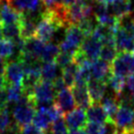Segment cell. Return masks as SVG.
Masks as SVG:
<instances>
[{"mask_svg":"<svg viewBox=\"0 0 134 134\" xmlns=\"http://www.w3.org/2000/svg\"><path fill=\"white\" fill-rule=\"evenodd\" d=\"M54 102L62 108L64 114L72 111L76 108L75 97L73 96L71 88L69 87L64 88L62 91H60L59 93L56 94Z\"/></svg>","mask_w":134,"mask_h":134,"instance_id":"obj_9","label":"cell"},{"mask_svg":"<svg viewBox=\"0 0 134 134\" xmlns=\"http://www.w3.org/2000/svg\"><path fill=\"white\" fill-rule=\"evenodd\" d=\"M33 124L48 134L52 124V120L48 113V107L42 106L36 111L33 119Z\"/></svg>","mask_w":134,"mask_h":134,"instance_id":"obj_17","label":"cell"},{"mask_svg":"<svg viewBox=\"0 0 134 134\" xmlns=\"http://www.w3.org/2000/svg\"><path fill=\"white\" fill-rule=\"evenodd\" d=\"M112 14L119 19L131 14V1L130 0H117L111 5Z\"/></svg>","mask_w":134,"mask_h":134,"instance_id":"obj_21","label":"cell"},{"mask_svg":"<svg viewBox=\"0 0 134 134\" xmlns=\"http://www.w3.org/2000/svg\"><path fill=\"white\" fill-rule=\"evenodd\" d=\"M15 46L11 40H1L0 41V56L5 59L10 58L14 54Z\"/></svg>","mask_w":134,"mask_h":134,"instance_id":"obj_30","label":"cell"},{"mask_svg":"<svg viewBox=\"0 0 134 134\" xmlns=\"http://www.w3.org/2000/svg\"><path fill=\"white\" fill-rule=\"evenodd\" d=\"M24 17V13L19 11L8 4H4L1 8L0 13V20L4 24H11V23H19L22 18Z\"/></svg>","mask_w":134,"mask_h":134,"instance_id":"obj_16","label":"cell"},{"mask_svg":"<svg viewBox=\"0 0 134 134\" xmlns=\"http://www.w3.org/2000/svg\"><path fill=\"white\" fill-rule=\"evenodd\" d=\"M102 46L103 43L99 40L94 38L93 36H88V37H85L79 48L84 52L87 59L93 62L99 58Z\"/></svg>","mask_w":134,"mask_h":134,"instance_id":"obj_6","label":"cell"},{"mask_svg":"<svg viewBox=\"0 0 134 134\" xmlns=\"http://www.w3.org/2000/svg\"><path fill=\"white\" fill-rule=\"evenodd\" d=\"M2 6H3V5L0 3V13H1V8H2Z\"/></svg>","mask_w":134,"mask_h":134,"instance_id":"obj_46","label":"cell"},{"mask_svg":"<svg viewBox=\"0 0 134 134\" xmlns=\"http://www.w3.org/2000/svg\"><path fill=\"white\" fill-rule=\"evenodd\" d=\"M56 91L54 90L52 82L51 81L41 80L34 86L33 91L31 94H26V95H31L34 101L37 105L40 104H52L55 100Z\"/></svg>","mask_w":134,"mask_h":134,"instance_id":"obj_3","label":"cell"},{"mask_svg":"<svg viewBox=\"0 0 134 134\" xmlns=\"http://www.w3.org/2000/svg\"><path fill=\"white\" fill-rule=\"evenodd\" d=\"M54 62H55L58 67L63 69L65 66L73 63V53L68 52H62L61 51L60 53L57 55V57L55 58Z\"/></svg>","mask_w":134,"mask_h":134,"instance_id":"obj_31","label":"cell"},{"mask_svg":"<svg viewBox=\"0 0 134 134\" xmlns=\"http://www.w3.org/2000/svg\"><path fill=\"white\" fill-rule=\"evenodd\" d=\"M7 65H8V61H7V59H5V58L0 56V77H5Z\"/></svg>","mask_w":134,"mask_h":134,"instance_id":"obj_39","label":"cell"},{"mask_svg":"<svg viewBox=\"0 0 134 134\" xmlns=\"http://www.w3.org/2000/svg\"><path fill=\"white\" fill-rule=\"evenodd\" d=\"M71 134H87L85 129H70Z\"/></svg>","mask_w":134,"mask_h":134,"instance_id":"obj_40","label":"cell"},{"mask_svg":"<svg viewBox=\"0 0 134 134\" xmlns=\"http://www.w3.org/2000/svg\"><path fill=\"white\" fill-rule=\"evenodd\" d=\"M77 26L79 27V29L81 30V31L83 32V34L85 35V37H88L91 36L92 32H93L94 29V22L91 19H85L83 20H81L80 22L77 24Z\"/></svg>","mask_w":134,"mask_h":134,"instance_id":"obj_33","label":"cell"},{"mask_svg":"<svg viewBox=\"0 0 134 134\" xmlns=\"http://www.w3.org/2000/svg\"><path fill=\"white\" fill-rule=\"evenodd\" d=\"M7 85H8V83H7L5 77H0V89L6 87Z\"/></svg>","mask_w":134,"mask_h":134,"instance_id":"obj_42","label":"cell"},{"mask_svg":"<svg viewBox=\"0 0 134 134\" xmlns=\"http://www.w3.org/2000/svg\"><path fill=\"white\" fill-rule=\"evenodd\" d=\"M91 73L92 78L106 81L108 83L110 75H112L111 64L101 59L93 61L91 66Z\"/></svg>","mask_w":134,"mask_h":134,"instance_id":"obj_11","label":"cell"},{"mask_svg":"<svg viewBox=\"0 0 134 134\" xmlns=\"http://www.w3.org/2000/svg\"><path fill=\"white\" fill-rule=\"evenodd\" d=\"M114 35L118 52H134V39L122 27H119Z\"/></svg>","mask_w":134,"mask_h":134,"instance_id":"obj_10","label":"cell"},{"mask_svg":"<svg viewBox=\"0 0 134 134\" xmlns=\"http://www.w3.org/2000/svg\"><path fill=\"white\" fill-rule=\"evenodd\" d=\"M115 1H117V0H107V2H108V6H109V5H111L112 3H114Z\"/></svg>","mask_w":134,"mask_h":134,"instance_id":"obj_45","label":"cell"},{"mask_svg":"<svg viewBox=\"0 0 134 134\" xmlns=\"http://www.w3.org/2000/svg\"><path fill=\"white\" fill-rule=\"evenodd\" d=\"M36 111H37V107L24 94L20 100L16 104V107L12 111L14 123L19 129V132L22 127L30 124L33 121Z\"/></svg>","mask_w":134,"mask_h":134,"instance_id":"obj_1","label":"cell"},{"mask_svg":"<svg viewBox=\"0 0 134 134\" xmlns=\"http://www.w3.org/2000/svg\"><path fill=\"white\" fill-rule=\"evenodd\" d=\"M7 91H8V103L17 104L24 95L23 88L21 86H14V85H7Z\"/></svg>","mask_w":134,"mask_h":134,"instance_id":"obj_28","label":"cell"},{"mask_svg":"<svg viewBox=\"0 0 134 134\" xmlns=\"http://www.w3.org/2000/svg\"><path fill=\"white\" fill-rule=\"evenodd\" d=\"M2 133H3V131L1 130V129H0V134H2Z\"/></svg>","mask_w":134,"mask_h":134,"instance_id":"obj_48","label":"cell"},{"mask_svg":"<svg viewBox=\"0 0 134 134\" xmlns=\"http://www.w3.org/2000/svg\"><path fill=\"white\" fill-rule=\"evenodd\" d=\"M58 30L59 29L52 21H51L46 18H41L40 22L37 24L35 37L44 42H49Z\"/></svg>","mask_w":134,"mask_h":134,"instance_id":"obj_8","label":"cell"},{"mask_svg":"<svg viewBox=\"0 0 134 134\" xmlns=\"http://www.w3.org/2000/svg\"><path fill=\"white\" fill-rule=\"evenodd\" d=\"M19 134H47L46 132L42 131L40 130L39 128L35 126V125H26V126L22 127L19 130Z\"/></svg>","mask_w":134,"mask_h":134,"instance_id":"obj_34","label":"cell"},{"mask_svg":"<svg viewBox=\"0 0 134 134\" xmlns=\"http://www.w3.org/2000/svg\"><path fill=\"white\" fill-rule=\"evenodd\" d=\"M112 74L128 77L134 74V52H119L111 63Z\"/></svg>","mask_w":134,"mask_h":134,"instance_id":"obj_2","label":"cell"},{"mask_svg":"<svg viewBox=\"0 0 134 134\" xmlns=\"http://www.w3.org/2000/svg\"><path fill=\"white\" fill-rule=\"evenodd\" d=\"M119 52H118L116 46H112V45H103L102 49H101L100 52V59L103 61L107 62V63L111 64L112 62L118 55Z\"/></svg>","mask_w":134,"mask_h":134,"instance_id":"obj_29","label":"cell"},{"mask_svg":"<svg viewBox=\"0 0 134 134\" xmlns=\"http://www.w3.org/2000/svg\"><path fill=\"white\" fill-rule=\"evenodd\" d=\"M0 109H1V108H0Z\"/></svg>","mask_w":134,"mask_h":134,"instance_id":"obj_50","label":"cell"},{"mask_svg":"<svg viewBox=\"0 0 134 134\" xmlns=\"http://www.w3.org/2000/svg\"><path fill=\"white\" fill-rule=\"evenodd\" d=\"M12 7L25 14L35 13L41 8V0H13Z\"/></svg>","mask_w":134,"mask_h":134,"instance_id":"obj_20","label":"cell"},{"mask_svg":"<svg viewBox=\"0 0 134 134\" xmlns=\"http://www.w3.org/2000/svg\"><path fill=\"white\" fill-rule=\"evenodd\" d=\"M115 123L119 129H126L133 125V108L120 105L115 118Z\"/></svg>","mask_w":134,"mask_h":134,"instance_id":"obj_15","label":"cell"},{"mask_svg":"<svg viewBox=\"0 0 134 134\" xmlns=\"http://www.w3.org/2000/svg\"><path fill=\"white\" fill-rule=\"evenodd\" d=\"M13 128V123L10 119V112L8 107L0 109V129L3 132L10 131Z\"/></svg>","mask_w":134,"mask_h":134,"instance_id":"obj_27","label":"cell"},{"mask_svg":"<svg viewBox=\"0 0 134 134\" xmlns=\"http://www.w3.org/2000/svg\"><path fill=\"white\" fill-rule=\"evenodd\" d=\"M101 103H102L101 105L104 108L105 111L108 114V117L109 119V120H112L115 122L116 115H117L118 111H119V108H120L119 97H118L116 95L113 96V97L108 96L104 99H102Z\"/></svg>","mask_w":134,"mask_h":134,"instance_id":"obj_19","label":"cell"},{"mask_svg":"<svg viewBox=\"0 0 134 134\" xmlns=\"http://www.w3.org/2000/svg\"><path fill=\"white\" fill-rule=\"evenodd\" d=\"M123 134H134V127H129V128L123 129L122 130Z\"/></svg>","mask_w":134,"mask_h":134,"instance_id":"obj_41","label":"cell"},{"mask_svg":"<svg viewBox=\"0 0 134 134\" xmlns=\"http://www.w3.org/2000/svg\"><path fill=\"white\" fill-rule=\"evenodd\" d=\"M133 124H134V109H133Z\"/></svg>","mask_w":134,"mask_h":134,"instance_id":"obj_47","label":"cell"},{"mask_svg":"<svg viewBox=\"0 0 134 134\" xmlns=\"http://www.w3.org/2000/svg\"><path fill=\"white\" fill-rule=\"evenodd\" d=\"M107 85L108 83L106 81L99 80V79L92 78L87 84V89L89 92V95L93 101V104L95 103H100L102 101L103 97L106 93Z\"/></svg>","mask_w":134,"mask_h":134,"instance_id":"obj_13","label":"cell"},{"mask_svg":"<svg viewBox=\"0 0 134 134\" xmlns=\"http://www.w3.org/2000/svg\"><path fill=\"white\" fill-rule=\"evenodd\" d=\"M78 69V65L75 63H70L62 69V77L67 87L72 88L75 84V75Z\"/></svg>","mask_w":134,"mask_h":134,"instance_id":"obj_22","label":"cell"},{"mask_svg":"<svg viewBox=\"0 0 134 134\" xmlns=\"http://www.w3.org/2000/svg\"><path fill=\"white\" fill-rule=\"evenodd\" d=\"M24 77V68L20 62L18 61L17 59L15 61L8 62L6 74H5V79L8 85H14L22 87Z\"/></svg>","mask_w":134,"mask_h":134,"instance_id":"obj_5","label":"cell"},{"mask_svg":"<svg viewBox=\"0 0 134 134\" xmlns=\"http://www.w3.org/2000/svg\"><path fill=\"white\" fill-rule=\"evenodd\" d=\"M41 2L45 9H52L63 4V0H41Z\"/></svg>","mask_w":134,"mask_h":134,"instance_id":"obj_35","label":"cell"},{"mask_svg":"<svg viewBox=\"0 0 134 134\" xmlns=\"http://www.w3.org/2000/svg\"><path fill=\"white\" fill-rule=\"evenodd\" d=\"M19 26H20V37L23 38L25 41L35 38L37 24L31 15L24 13V17L19 22Z\"/></svg>","mask_w":134,"mask_h":134,"instance_id":"obj_14","label":"cell"},{"mask_svg":"<svg viewBox=\"0 0 134 134\" xmlns=\"http://www.w3.org/2000/svg\"><path fill=\"white\" fill-rule=\"evenodd\" d=\"M126 85L129 88V91H130V96L134 98V74L127 77Z\"/></svg>","mask_w":134,"mask_h":134,"instance_id":"obj_38","label":"cell"},{"mask_svg":"<svg viewBox=\"0 0 134 134\" xmlns=\"http://www.w3.org/2000/svg\"><path fill=\"white\" fill-rule=\"evenodd\" d=\"M8 91L7 86L2 89H0V108H4L8 106Z\"/></svg>","mask_w":134,"mask_h":134,"instance_id":"obj_36","label":"cell"},{"mask_svg":"<svg viewBox=\"0 0 134 134\" xmlns=\"http://www.w3.org/2000/svg\"><path fill=\"white\" fill-rule=\"evenodd\" d=\"M85 39V35L77 25H70L65 30V38L60 43V49L62 52H68L73 53L75 51L80 47L83 41Z\"/></svg>","mask_w":134,"mask_h":134,"instance_id":"obj_4","label":"cell"},{"mask_svg":"<svg viewBox=\"0 0 134 134\" xmlns=\"http://www.w3.org/2000/svg\"><path fill=\"white\" fill-rule=\"evenodd\" d=\"M3 34L4 37L8 40H13L20 37V26L19 23H11L4 24L3 23Z\"/></svg>","mask_w":134,"mask_h":134,"instance_id":"obj_26","label":"cell"},{"mask_svg":"<svg viewBox=\"0 0 134 134\" xmlns=\"http://www.w3.org/2000/svg\"><path fill=\"white\" fill-rule=\"evenodd\" d=\"M3 37H4V34H3V23L2 21L0 20V41L3 40Z\"/></svg>","mask_w":134,"mask_h":134,"instance_id":"obj_44","label":"cell"},{"mask_svg":"<svg viewBox=\"0 0 134 134\" xmlns=\"http://www.w3.org/2000/svg\"><path fill=\"white\" fill-rule=\"evenodd\" d=\"M75 0H63V4L64 5L65 7H69L75 2Z\"/></svg>","mask_w":134,"mask_h":134,"instance_id":"obj_43","label":"cell"},{"mask_svg":"<svg viewBox=\"0 0 134 134\" xmlns=\"http://www.w3.org/2000/svg\"><path fill=\"white\" fill-rule=\"evenodd\" d=\"M64 120L69 129H85L87 123V117L85 109L75 108L64 115Z\"/></svg>","mask_w":134,"mask_h":134,"instance_id":"obj_7","label":"cell"},{"mask_svg":"<svg viewBox=\"0 0 134 134\" xmlns=\"http://www.w3.org/2000/svg\"><path fill=\"white\" fill-rule=\"evenodd\" d=\"M61 52L59 45H56L52 42H46L44 48L41 55V62L47 63V62H53L57 55Z\"/></svg>","mask_w":134,"mask_h":134,"instance_id":"obj_23","label":"cell"},{"mask_svg":"<svg viewBox=\"0 0 134 134\" xmlns=\"http://www.w3.org/2000/svg\"><path fill=\"white\" fill-rule=\"evenodd\" d=\"M108 84H109V86H111L115 95L118 97H120L123 94L125 86H126V79H125V77L120 76V75L112 74L108 79Z\"/></svg>","mask_w":134,"mask_h":134,"instance_id":"obj_24","label":"cell"},{"mask_svg":"<svg viewBox=\"0 0 134 134\" xmlns=\"http://www.w3.org/2000/svg\"><path fill=\"white\" fill-rule=\"evenodd\" d=\"M71 90L74 97H75L77 108H81L83 109H87L90 106L93 105V101H92L89 92H88L87 86H74L71 88Z\"/></svg>","mask_w":134,"mask_h":134,"instance_id":"obj_12","label":"cell"},{"mask_svg":"<svg viewBox=\"0 0 134 134\" xmlns=\"http://www.w3.org/2000/svg\"><path fill=\"white\" fill-rule=\"evenodd\" d=\"M52 85H53L54 90L56 91V93H59L60 91L65 88V83L63 81V77H56L52 81Z\"/></svg>","mask_w":134,"mask_h":134,"instance_id":"obj_37","label":"cell"},{"mask_svg":"<svg viewBox=\"0 0 134 134\" xmlns=\"http://www.w3.org/2000/svg\"><path fill=\"white\" fill-rule=\"evenodd\" d=\"M85 130L87 134H106V124L87 121Z\"/></svg>","mask_w":134,"mask_h":134,"instance_id":"obj_32","label":"cell"},{"mask_svg":"<svg viewBox=\"0 0 134 134\" xmlns=\"http://www.w3.org/2000/svg\"><path fill=\"white\" fill-rule=\"evenodd\" d=\"M86 117H87V120L101 123V124H105L108 121H112L109 120L108 114L105 111L104 108L100 103H95L92 106H90L86 109Z\"/></svg>","mask_w":134,"mask_h":134,"instance_id":"obj_18","label":"cell"},{"mask_svg":"<svg viewBox=\"0 0 134 134\" xmlns=\"http://www.w3.org/2000/svg\"><path fill=\"white\" fill-rule=\"evenodd\" d=\"M132 126H133V127H134V124H133V125H132Z\"/></svg>","mask_w":134,"mask_h":134,"instance_id":"obj_49","label":"cell"},{"mask_svg":"<svg viewBox=\"0 0 134 134\" xmlns=\"http://www.w3.org/2000/svg\"><path fill=\"white\" fill-rule=\"evenodd\" d=\"M57 64L55 62H47L41 65V79L45 81H52L56 78Z\"/></svg>","mask_w":134,"mask_h":134,"instance_id":"obj_25","label":"cell"}]
</instances>
